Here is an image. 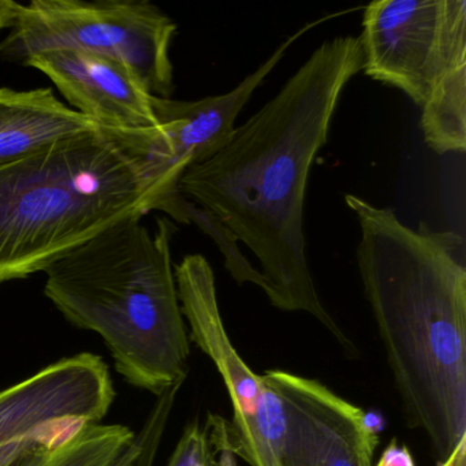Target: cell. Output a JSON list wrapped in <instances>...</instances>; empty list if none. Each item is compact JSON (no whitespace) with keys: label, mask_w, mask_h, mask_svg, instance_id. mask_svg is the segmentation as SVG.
<instances>
[{"label":"cell","mask_w":466,"mask_h":466,"mask_svg":"<svg viewBox=\"0 0 466 466\" xmlns=\"http://www.w3.org/2000/svg\"><path fill=\"white\" fill-rule=\"evenodd\" d=\"M361 69L359 37L321 43L220 151L187 168L178 182L185 200L217 218L253 253L272 307L313 316L351 354L356 346L316 290L304 212L313 163L346 86Z\"/></svg>","instance_id":"cell-1"},{"label":"cell","mask_w":466,"mask_h":466,"mask_svg":"<svg viewBox=\"0 0 466 466\" xmlns=\"http://www.w3.org/2000/svg\"><path fill=\"white\" fill-rule=\"evenodd\" d=\"M343 198L359 222L360 278L409 425L427 433L441 465L466 441L463 238Z\"/></svg>","instance_id":"cell-2"},{"label":"cell","mask_w":466,"mask_h":466,"mask_svg":"<svg viewBox=\"0 0 466 466\" xmlns=\"http://www.w3.org/2000/svg\"><path fill=\"white\" fill-rule=\"evenodd\" d=\"M160 127H106L0 163V286L51 264L127 218L189 225Z\"/></svg>","instance_id":"cell-3"},{"label":"cell","mask_w":466,"mask_h":466,"mask_svg":"<svg viewBox=\"0 0 466 466\" xmlns=\"http://www.w3.org/2000/svg\"><path fill=\"white\" fill-rule=\"evenodd\" d=\"M173 220L127 218L46 269L45 294L73 326L103 338L125 380L162 395L184 384L189 337L174 275Z\"/></svg>","instance_id":"cell-4"},{"label":"cell","mask_w":466,"mask_h":466,"mask_svg":"<svg viewBox=\"0 0 466 466\" xmlns=\"http://www.w3.org/2000/svg\"><path fill=\"white\" fill-rule=\"evenodd\" d=\"M177 24L147 0H32L18 5L0 58L24 65L56 50L96 54L125 65L152 96L170 99Z\"/></svg>","instance_id":"cell-5"},{"label":"cell","mask_w":466,"mask_h":466,"mask_svg":"<svg viewBox=\"0 0 466 466\" xmlns=\"http://www.w3.org/2000/svg\"><path fill=\"white\" fill-rule=\"evenodd\" d=\"M116 398L102 357H65L0 391V466H47Z\"/></svg>","instance_id":"cell-6"},{"label":"cell","mask_w":466,"mask_h":466,"mask_svg":"<svg viewBox=\"0 0 466 466\" xmlns=\"http://www.w3.org/2000/svg\"><path fill=\"white\" fill-rule=\"evenodd\" d=\"M361 26L362 72L419 107L466 66L465 0H376Z\"/></svg>","instance_id":"cell-7"},{"label":"cell","mask_w":466,"mask_h":466,"mask_svg":"<svg viewBox=\"0 0 466 466\" xmlns=\"http://www.w3.org/2000/svg\"><path fill=\"white\" fill-rule=\"evenodd\" d=\"M261 376L282 398L279 466H372L379 436L362 409L313 379L285 370Z\"/></svg>","instance_id":"cell-8"},{"label":"cell","mask_w":466,"mask_h":466,"mask_svg":"<svg viewBox=\"0 0 466 466\" xmlns=\"http://www.w3.org/2000/svg\"><path fill=\"white\" fill-rule=\"evenodd\" d=\"M182 316L190 329V339L212 360L225 381L233 405L228 421L231 446L237 458L249 446L258 424V414L266 397L261 376L256 375L239 357L226 332L217 283L206 256L192 253L174 266Z\"/></svg>","instance_id":"cell-9"},{"label":"cell","mask_w":466,"mask_h":466,"mask_svg":"<svg viewBox=\"0 0 466 466\" xmlns=\"http://www.w3.org/2000/svg\"><path fill=\"white\" fill-rule=\"evenodd\" d=\"M24 66L47 76L65 99L106 127L152 129L157 119L152 95L125 65L78 50L36 54Z\"/></svg>","instance_id":"cell-10"},{"label":"cell","mask_w":466,"mask_h":466,"mask_svg":"<svg viewBox=\"0 0 466 466\" xmlns=\"http://www.w3.org/2000/svg\"><path fill=\"white\" fill-rule=\"evenodd\" d=\"M106 125L67 107L50 88H0V163L97 132Z\"/></svg>","instance_id":"cell-11"},{"label":"cell","mask_w":466,"mask_h":466,"mask_svg":"<svg viewBox=\"0 0 466 466\" xmlns=\"http://www.w3.org/2000/svg\"><path fill=\"white\" fill-rule=\"evenodd\" d=\"M420 125L436 154H465L466 66L454 70L421 106Z\"/></svg>","instance_id":"cell-12"},{"label":"cell","mask_w":466,"mask_h":466,"mask_svg":"<svg viewBox=\"0 0 466 466\" xmlns=\"http://www.w3.org/2000/svg\"><path fill=\"white\" fill-rule=\"evenodd\" d=\"M135 435L127 425L97 422L81 431L47 466H116Z\"/></svg>","instance_id":"cell-13"},{"label":"cell","mask_w":466,"mask_h":466,"mask_svg":"<svg viewBox=\"0 0 466 466\" xmlns=\"http://www.w3.org/2000/svg\"><path fill=\"white\" fill-rule=\"evenodd\" d=\"M168 466H238L231 446L228 421L218 414L208 413L203 425L190 422Z\"/></svg>","instance_id":"cell-14"},{"label":"cell","mask_w":466,"mask_h":466,"mask_svg":"<svg viewBox=\"0 0 466 466\" xmlns=\"http://www.w3.org/2000/svg\"><path fill=\"white\" fill-rule=\"evenodd\" d=\"M181 387V384H177L157 397L143 427L136 432L135 439L116 466H155Z\"/></svg>","instance_id":"cell-15"},{"label":"cell","mask_w":466,"mask_h":466,"mask_svg":"<svg viewBox=\"0 0 466 466\" xmlns=\"http://www.w3.org/2000/svg\"><path fill=\"white\" fill-rule=\"evenodd\" d=\"M185 209H187L189 223H195L204 233L208 234L209 237L214 238V241H217L218 247L225 256V266L228 271L230 272L231 277L239 285L252 283V285L258 286L263 290L264 280L260 271L256 269L248 261V258L242 256L238 248V239L233 236V233L228 228H225L217 218L212 217L209 212L204 211L203 208L195 206L190 201L185 200Z\"/></svg>","instance_id":"cell-16"},{"label":"cell","mask_w":466,"mask_h":466,"mask_svg":"<svg viewBox=\"0 0 466 466\" xmlns=\"http://www.w3.org/2000/svg\"><path fill=\"white\" fill-rule=\"evenodd\" d=\"M376 466H416L414 465L413 457L410 451L405 446H400L397 441L392 443L384 450L380 460Z\"/></svg>","instance_id":"cell-17"},{"label":"cell","mask_w":466,"mask_h":466,"mask_svg":"<svg viewBox=\"0 0 466 466\" xmlns=\"http://www.w3.org/2000/svg\"><path fill=\"white\" fill-rule=\"evenodd\" d=\"M18 5L15 0H0V31L10 28L17 15Z\"/></svg>","instance_id":"cell-18"},{"label":"cell","mask_w":466,"mask_h":466,"mask_svg":"<svg viewBox=\"0 0 466 466\" xmlns=\"http://www.w3.org/2000/svg\"><path fill=\"white\" fill-rule=\"evenodd\" d=\"M438 466H466V441L461 443L451 455Z\"/></svg>","instance_id":"cell-19"}]
</instances>
